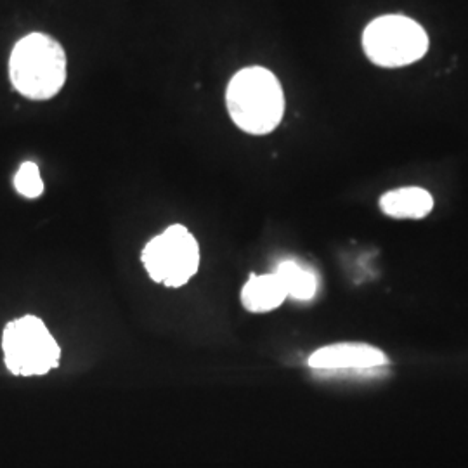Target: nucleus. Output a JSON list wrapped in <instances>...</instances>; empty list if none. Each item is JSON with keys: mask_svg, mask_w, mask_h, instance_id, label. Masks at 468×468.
I'll use <instances>...</instances> for the list:
<instances>
[{"mask_svg": "<svg viewBox=\"0 0 468 468\" xmlns=\"http://www.w3.org/2000/svg\"><path fill=\"white\" fill-rule=\"evenodd\" d=\"M15 186L17 193L27 198H38L42 195L44 181L40 177V170L34 162H27L19 167L15 177Z\"/></svg>", "mask_w": 468, "mask_h": 468, "instance_id": "9d476101", "label": "nucleus"}, {"mask_svg": "<svg viewBox=\"0 0 468 468\" xmlns=\"http://www.w3.org/2000/svg\"><path fill=\"white\" fill-rule=\"evenodd\" d=\"M387 365V356L367 344H335L309 357V367L321 371H373Z\"/></svg>", "mask_w": 468, "mask_h": 468, "instance_id": "423d86ee", "label": "nucleus"}, {"mask_svg": "<svg viewBox=\"0 0 468 468\" xmlns=\"http://www.w3.org/2000/svg\"><path fill=\"white\" fill-rule=\"evenodd\" d=\"M143 262L153 282L179 288L197 274L200 247L185 226L174 224L146 245Z\"/></svg>", "mask_w": 468, "mask_h": 468, "instance_id": "39448f33", "label": "nucleus"}, {"mask_svg": "<svg viewBox=\"0 0 468 468\" xmlns=\"http://www.w3.org/2000/svg\"><path fill=\"white\" fill-rule=\"evenodd\" d=\"M5 367L19 377L46 375L59 365L61 349L48 326L35 316L11 321L2 336Z\"/></svg>", "mask_w": 468, "mask_h": 468, "instance_id": "7ed1b4c3", "label": "nucleus"}, {"mask_svg": "<svg viewBox=\"0 0 468 468\" xmlns=\"http://www.w3.org/2000/svg\"><path fill=\"white\" fill-rule=\"evenodd\" d=\"M363 48L378 67H406L423 58L429 49V37L417 21L390 15L369 23L363 35Z\"/></svg>", "mask_w": 468, "mask_h": 468, "instance_id": "20e7f679", "label": "nucleus"}, {"mask_svg": "<svg viewBox=\"0 0 468 468\" xmlns=\"http://www.w3.org/2000/svg\"><path fill=\"white\" fill-rule=\"evenodd\" d=\"M226 102L234 123L249 134H269L283 118V89L266 68L238 71L228 87Z\"/></svg>", "mask_w": 468, "mask_h": 468, "instance_id": "f257e3e1", "label": "nucleus"}, {"mask_svg": "<svg viewBox=\"0 0 468 468\" xmlns=\"http://www.w3.org/2000/svg\"><path fill=\"white\" fill-rule=\"evenodd\" d=\"M276 276L283 284L288 297L295 301H311L318 292V280L313 271L302 268L297 262H283L276 269Z\"/></svg>", "mask_w": 468, "mask_h": 468, "instance_id": "1a4fd4ad", "label": "nucleus"}, {"mask_svg": "<svg viewBox=\"0 0 468 468\" xmlns=\"http://www.w3.org/2000/svg\"><path fill=\"white\" fill-rule=\"evenodd\" d=\"M11 82L28 100L54 98L67 80V54L49 35L21 38L9 59Z\"/></svg>", "mask_w": 468, "mask_h": 468, "instance_id": "f03ea898", "label": "nucleus"}, {"mask_svg": "<svg viewBox=\"0 0 468 468\" xmlns=\"http://www.w3.org/2000/svg\"><path fill=\"white\" fill-rule=\"evenodd\" d=\"M434 200L421 187H401L387 193L380 200L384 214L394 218H423L431 214Z\"/></svg>", "mask_w": 468, "mask_h": 468, "instance_id": "0eeeda50", "label": "nucleus"}, {"mask_svg": "<svg viewBox=\"0 0 468 468\" xmlns=\"http://www.w3.org/2000/svg\"><path fill=\"white\" fill-rule=\"evenodd\" d=\"M283 284L276 272L251 276L241 290V302L250 313H269L278 309L286 299Z\"/></svg>", "mask_w": 468, "mask_h": 468, "instance_id": "6e6552de", "label": "nucleus"}]
</instances>
